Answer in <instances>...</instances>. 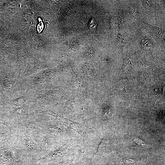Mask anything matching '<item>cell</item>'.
Wrapping results in <instances>:
<instances>
[{
	"instance_id": "6da1fadb",
	"label": "cell",
	"mask_w": 165,
	"mask_h": 165,
	"mask_svg": "<svg viewBox=\"0 0 165 165\" xmlns=\"http://www.w3.org/2000/svg\"><path fill=\"white\" fill-rule=\"evenodd\" d=\"M94 152L83 143L78 134L64 140L56 149L38 159L42 163L75 160Z\"/></svg>"
},
{
	"instance_id": "7a4b0ae2",
	"label": "cell",
	"mask_w": 165,
	"mask_h": 165,
	"mask_svg": "<svg viewBox=\"0 0 165 165\" xmlns=\"http://www.w3.org/2000/svg\"><path fill=\"white\" fill-rule=\"evenodd\" d=\"M19 69L0 70V95L5 100L17 97L22 94L19 79Z\"/></svg>"
},
{
	"instance_id": "3957f363",
	"label": "cell",
	"mask_w": 165,
	"mask_h": 165,
	"mask_svg": "<svg viewBox=\"0 0 165 165\" xmlns=\"http://www.w3.org/2000/svg\"><path fill=\"white\" fill-rule=\"evenodd\" d=\"M57 75L54 70H43L22 79L21 82L23 94H32L48 86Z\"/></svg>"
},
{
	"instance_id": "277c9868",
	"label": "cell",
	"mask_w": 165,
	"mask_h": 165,
	"mask_svg": "<svg viewBox=\"0 0 165 165\" xmlns=\"http://www.w3.org/2000/svg\"><path fill=\"white\" fill-rule=\"evenodd\" d=\"M102 139L98 145L96 151L91 155L93 162H95L115 150L116 139L110 128L103 130Z\"/></svg>"
},
{
	"instance_id": "5b68a950",
	"label": "cell",
	"mask_w": 165,
	"mask_h": 165,
	"mask_svg": "<svg viewBox=\"0 0 165 165\" xmlns=\"http://www.w3.org/2000/svg\"><path fill=\"white\" fill-rule=\"evenodd\" d=\"M42 119L45 131L63 140L77 134L63 125L57 119H52L45 116Z\"/></svg>"
},
{
	"instance_id": "8992f818",
	"label": "cell",
	"mask_w": 165,
	"mask_h": 165,
	"mask_svg": "<svg viewBox=\"0 0 165 165\" xmlns=\"http://www.w3.org/2000/svg\"><path fill=\"white\" fill-rule=\"evenodd\" d=\"M18 150L6 133L0 134V165H11Z\"/></svg>"
},
{
	"instance_id": "52a82bcc",
	"label": "cell",
	"mask_w": 165,
	"mask_h": 165,
	"mask_svg": "<svg viewBox=\"0 0 165 165\" xmlns=\"http://www.w3.org/2000/svg\"><path fill=\"white\" fill-rule=\"evenodd\" d=\"M51 66L50 63L42 61L29 55L26 68L19 79H22L26 78Z\"/></svg>"
},
{
	"instance_id": "ba28073f",
	"label": "cell",
	"mask_w": 165,
	"mask_h": 165,
	"mask_svg": "<svg viewBox=\"0 0 165 165\" xmlns=\"http://www.w3.org/2000/svg\"><path fill=\"white\" fill-rule=\"evenodd\" d=\"M5 102L9 108L31 106L30 94H23L16 98L6 100Z\"/></svg>"
},
{
	"instance_id": "9c48e42d",
	"label": "cell",
	"mask_w": 165,
	"mask_h": 165,
	"mask_svg": "<svg viewBox=\"0 0 165 165\" xmlns=\"http://www.w3.org/2000/svg\"><path fill=\"white\" fill-rule=\"evenodd\" d=\"M11 118L9 112V108L6 105L5 102L0 103V125H4L8 127L9 130H11Z\"/></svg>"
},
{
	"instance_id": "30bf717a",
	"label": "cell",
	"mask_w": 165,
	"mask_h": 165,
	"mask_svg": "<svg viewBox=\"0 0 165 165\" xmlns=\"http://www.w3.org/2000/svg\"><path fill=\"white\" fill-rule=\"evenodd\" d=\"M30 106H26L9 108V112L11 117L28 116Z\"/></svg>"
},
{
	"instance_id": "8fae6325",
	"label": "cell",
	"mask_w": 165,
	"mask_h": 165,
	"mask_svg": "<svg viewBox=\"0 0 165 165\" xmlns=\"http://www.w3.org/2000/svg\"><path fill=\"white\" fill-rule=\"evenodd\" d=\"M24 142L27 148L32 151H35L37 149V145L31 138L24 134L23 136Z\"/></svg>"
},
{
	"instance_id": "7c38bea8",
	"label": "cell",
	"mask_w": 165,
	"mask_h": 165,
	"mask_svg": "<svg viewBox=\"0 0 165 165\" xmlns=\"http://www.w3.org/2000/svg\"><path fill=\"white\" fill-rule=\"evenodd\" d=\"M75 160H64L60 161H53L44 163V165H70Z\"/></svg>"
},
{
	"instance_id": "4fadbf2b",
	"label": "cell",
	"mask_w": 165,
	"mask_h": 165,
	"mask_svg": "<svg viewBox=\"0 0 165 165\" xmlns=\"http://www.w3.org/2000/svg\"><path fill=\"white\" fill-rule=\"evenodd\" d=\"M133 140L135 143L140 147L145 148H149V146L147 143L137 137L134 138Z\"/></svg>"
},
{
	"instance_id": "5bb4252c",
	"label": "cell",
	"mask_w": 165,
	"mask_h": 165,
	"mask_svg": "<svg viewBox=\"0 0 165 165\" xmlns=\"http://www.w3.org/2000/svg\"><path fill=\"white\" fill-rule=\"evenodd\" d=\"M140 160V159L137 158L126 157L123 158L122 161L125 165H129L134 164Z\"/></svg>"
},
{
	"instance_id": "9a60e30c",
	"label": "cell",
	"mask_w": 165,
	"mask_h": 165,
	"mask_svg": "<svg viewBox=\"0 0 165 165\" xmlns=\"http://www.w3.org/2000/svg\"><path fill=\"white\" fill-rule=\"evenodd\" d=\"M4 100L0 95V103L2 102Z\"/></svg>"
}]
</instances>
